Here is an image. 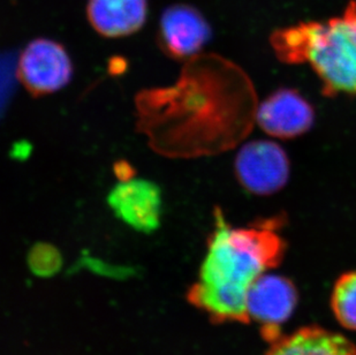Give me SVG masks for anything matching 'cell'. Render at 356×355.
<instances>
[{
  "mask_svg": "<svg viewBox=\"0 0 356 355\" xmlns=\"http://www.w3.org/2000/svg\"><path fill=\"white\" fill-rule=\"evenodd\" d=\"M222 58L201 56L186 61L172 86L149 88L135 96L136 128L149 147L164 157L212 155L231 145L229 75Z\"/></svg>",
  "mask_w": 356,
  "mask_h": 355,
  "instance_id": "1",
  "label": "cell"
},
{
  "mask_svg": "<svg viewBox=\"0 0 356 355\" xmlns=\"http://www.w3.org/2000/svg\"><path fill=\"white\" fill-rule=\"evenodd\" d=\"M284 224V214H277L234 228L216 207L207 253L197 279L187 291V301L215 324H249V288L284 260L287 245L279 232Z\"/></svg>",
  "mask_w": 356,
  "mask_h": 355,
  "instance_id": "2",
  "label": "cell"
},
{
  "mask_svg": "<svg viewBox=\"0 0 356 355\" xmlns=\"http://www.w3.org/2000/svg\"><path fill=\"white\" fill-rule=\"evenodd\" d=\"M270 44L284 64L309 65L325 96L356 95V0L341 17L276 29Z\"/></svg>",
  "mask_w": 356,
  "mask_h": 355,
  "instance_id": "3",
  "label": "cell"
},
{
  "mask_svg": "<svg viewBox=\"0 0 356 355\" xmlns=\"http://www.w3.org/2000/svg\"><path fill=\"white\" fill-rule=\"evenodd\" d=\"M17 80L34 97L61 90L73 77V63L67 50L50 38H36L21 52Z\"/></svg>",
  "mask_w": 356,
  "mask_h": 355,
  "instance_id": "4",
  "label": "cell"
},
{
  "mask_svg": "<svg viewBox=\"0 0 356 355\" xmlns=\"http://www.w3.org/2000/svg\"><path fill=\"white\" fill-rule=\"evenodd\" d=\"M234 171L238 184L248 193L270 196L289 182L291 163L282 145L269 140H255L240 149Z\"/></svg>",
  "mask_w": 356,
  "mask_h": 355,
  "instance_id": "5",
  "label": "cell"
},
{
  "mask_svg": "<svg viewBox=\"0 0 356 355\" xmlns=\"http://www.w3.org/2000/svg\"><path fill=\"white\" fill-rule=\"evenodd\" d=\"M299 301L296 284L284 276L264 274L249 288L245 308L250 322L261 326V335L273 344L280 338V328L293 315Z\"/></svg>",
  "mask_w": 356,
  "mask_h": 355,
  "instance_id": "6",
  "label": "cell"
},
{
  "mask_svg": "<svg viewBox=\"0 0 356 355\" xmlns=\"http://www.w3.org/2000/svg\"><path fill=\"white\" fill-rule=\"evenodd\" d=\"M211 36V26L192 5L175 3L161 14L157 43L165 56L175 61L196 57Z\"/></svg>",
  "mask_w": 356,
  "mask_h": 355,
  "instance_id": "7",
  "label": "cell"
},
{
  "mask_svg": "<svg viewBox=\"0 0 356 355\" xmlns=\"http://www.w3.org/2000/svg\"><path fill=\"white\" fill-rule=\"evenodd\" d=\"M108 207L122 223L141 233L157 231L163 214L159 184L142 178L121 179L108 193Z\"/></svg>",
  "mask_w": 356,
  "mask_h": 355,
  "instance_id": "8",
  "label": "cell"
},
{
  "mask_svg": "<svg viewBox=\"0 0 356 355\" xmlns=\"http://www.w3.org/2000/svg\"><path fill=\"white\" fill-rule=\"evenodd\" d=\"M256 121L270 136L292 140L313 128L315 110L299 91L292 88H279L257 107Z\"/></svg>",
  "mask_w": 356,
  "mask_h": 355,
  "instance_id": "9",
  "label": "cell"
},
{
  "mask_svg": "<svg viewBox=\"0 0 356 355\" xmlns=\"http://www.w3.org/2000/svg\"><path fill=\"white\" fill-rule=\"evenodd\" d=\"M148 0H88L87 17L97 34L121 38L138 33L148 19Z\"/></svg>",
  "mask_w": 356,
  "mask_h": 355,
  "instance_id": "10",
  "label": "cell"
},
{
  "mask_svg": "<svg viewBox=\"0 0 356 355\" xmlns=\"http://www.w3.org/2000/svg\"><path fill=\"white\" fill-rule=\"evenodd\" d=\"M266 355H356V345L345 336L312 325L282 336Z\"/></svg>",
  "mask_w": 356,
  "mask_h": 355,
  "instance_id": "11",
  "label": "cell"
},
{
  "mask_svg": "<svg viewBox=\"0 0 356 355\" xmlns=\"http://www.w3.org/2000/svg\"><path fill=\"white\" fill-rule=\"evenodd\" d=\"M331 309L341 326L356 331V271L338 278L331 294Z\"/></svg>",
  "mask_w": 356,
  "mask_h": 355,
  "instance_id": "12",
  "label": "cell"
},
{
  "mask_svg": "<svg viewBox=\"0 0 356 355\" xmlns=\"http://www.w3.org/2000/svg\"><path fill=\"white\" fill-rule=\"evenodd\" d=\"M28 265L35 275L50 277L60 270L63 255L54 245L38 242L28 254Z\"/></svg>",
  "mask_w": 356,
  "mask_h": 355,
  "instance_id": "13",
  "label": "cell"
}]
</instances>
